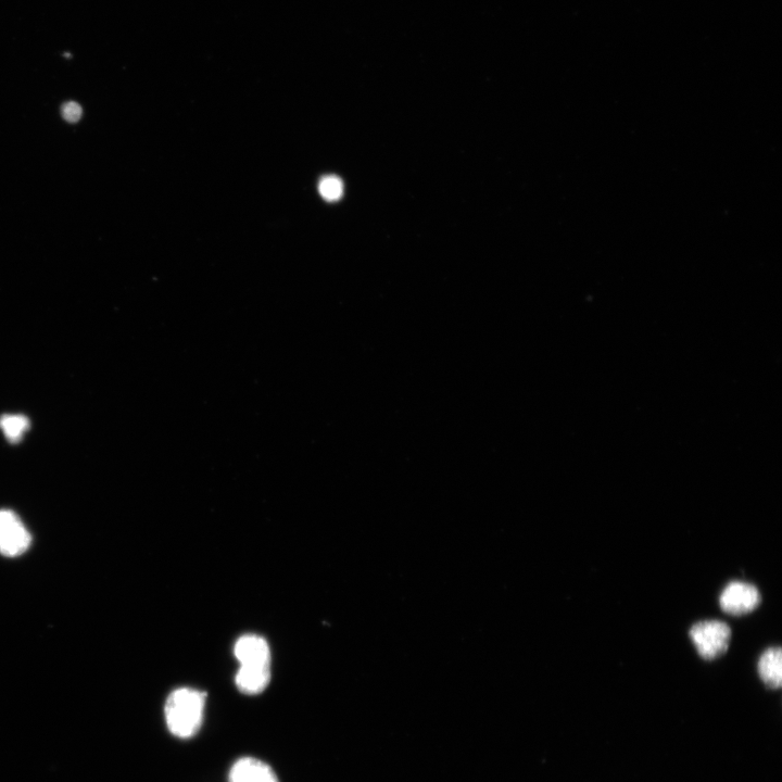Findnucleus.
<instances>
[{
	"instance_id": "nucleus-1",
	"label": "nucleus",
	"mask_w": 782,
	"mask_h": 782,
	"mask_svg": "<svg viewBox=\"0 0 782 782\" xmlns=\"http://www.w3.org/2000/svg\"><path fill=\"white\" fill-rule=\"evenodd\" d=\"M207 693L191 688L174 690L166 702L170 733L181 739L194 737L204 721Z\"/></svg>"
},
{
	"instance_id": "nucleus-2",
	"label": "nucleus",
	"mask_w": 782,
	"mask_h": 782,
	"mask_svg": "<svg viewBox=\"0 0 782 782\" xmlns=\"http://www.w3.org/2000/svg\"><path fill=\"white\" fill-rule=\"evenodd\" d=\"M689 636L700 657L706 661H713L727 652L731 629L721 621H702L691 627Z\"/></svg>"
},
{
	"instance_id": "nucleus-3",
	"label": "nucleus",
	"mask_w": 782,
	"mask_h": 782,
	"mask_svg": "<svg viewBox=\"0 0 782 782\" xmlns=\"http://www.w3.org/2000/svg\"><path fill=\"white\" fill-rule=\"evenodd\" d=\"M31 535L14 512L0 511V552L6 557H18L31 545Z\"/></svg>"
},
{
	"instance_id": "nucleus-4",
	"label": "nucleus",
	"mask_w": 782,
	"mask_h": 782,
	"mask_svg": "<svg viewBox=\"0 0 782 782\" xmlns=\"http://www.w3.org/2000/svg\"><path fill=\"white\" fill-rule=\"evenodd\" d=\"M762 597L758 588L744 582H731L722 592L720 597L721 608L724 612L741 616L753 612L759 607Z\"/></svg>"
},
{
	"instance_id": "nucleus-5",
	"label": "nucleus",
	"mask_w": 782,
	"mask_h": 782,
	"mask_svg": "<svg viewBox=\"0 0 782 782\" xmlns=\"http://www.w3.org/2000/svg\"><path fill=\"white\" fill-rule=\"evenodd\" d=\"M235 657L241 666L271 665L269 643L257 635H245L237 640Z\"/></svg>"
},
{
	"instance_id": "nucleus-6",
	"label": "nucleus",
	"mask_w": 782,
	"mask_h": 782,
	"mask_svg": "<svg viewBox=\"0 0 782 782\" xmlns=\"http://www.w3.org/2000/svg\"><path fill=\"white\" fill-rule=\"evenodd\" d=\"M229 781L280 782L268 764L254 758H243L236 761L231 768Z\"/></svg>"
},
{
	"instance_id": "nucleus-7",
	"label": "nucleus",
	"mask_w": 782,
	"mask_h": 782,
	"mask_svg": "<svg viewBox=\"0 0 782 782\" xmlns=\"http://www.w3.org/2000/svg\"><path fill=\"white\" fill-rule=\"evenodd\" d=\"M271 679V665L241 666L236 675V686L245 695H259Z\"/></svg>"
},
{
	"instance_id": "nucleus-8",
	"label": "nucleus",
	"mask_w": 782,
	"mask_h": 782,
	"mask_svg": "<svg viewBox=\"0 0 782 782\" xmlns=\"http://www.w3.org/2000/svg\"><path fill=\"white\" fill-rule=\"evenodd\" d=\"M781 649L769 648L763 652L758 663V672L763 683L771 689L781 687L782 667Z\"/></svg>"
},
{
	"instance_id": "nucleus-9",
	"label": "nucleus",
	"mask_w": 782,
	"mask_h": 782,
	"mask_svg": "<svg viewBox=\"0 0 782 782\" xmlns=\"http://www.w3.org/2000/svg\"><path fill=\"white\" fill-rule=\"evenodd\" d=\"M29 427V420L22 415H5L0 419V428L11 443H18Z\"/></svg>"
},
{
	"instance_id": "nucleus-10",
	"label": "nucleus",
	"mask_w": 782,
	"mask_h": 782,
	"mask_svg": "<svg viewBox=\"0 0 782 782\" xmlns=\"http://www.w3.org/2000/svg\"><path fill=\"white\" fill-rule=\"evenodd\" d=\"M319 192L327 201H336L344 194V184L335 175L325 176L320 182Z\"/></svg>"
},
{
	"instance_id": "nucleus-11",
	"label": "nucleus",
	"mask_w": 782,
	"mask_h": 782,
	"mask_svg": "<svg viewBox=\"0 0 782 782\" xmlns=\"http://www.w3.org/2000/svg\"><path fill=\"white\" fill-rule=\"evenodd\" d=\"M62 117L70 123L79 122L83 115L82 107L78 103L69 102L61 109Z\"/></svg>"
}]
</instances>
